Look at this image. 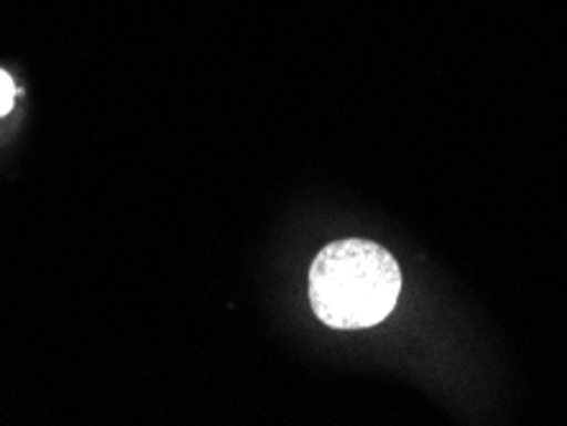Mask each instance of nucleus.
I'll list each match as a JSON object with an SVG mask.
<instances>
[{
	"instance_id": "nucleus-2",
	"label": "nucleus",
	"mask_w": 567,
	"mask_h": 426,
	"mask_svg": "<svg viewBox=\"0 0 567 426\" xmlns=\"http://www.w3.org/2000/svg\"><path fill=\"white\" fill-rule=\"evenodd\" d=\"M13 103H16V82L11 80V74L0 70V118L11 113Z\"/></svg>"
},
{
	"instance_id": "nucleus-1",
	"label": "nucleus",
	"mask_w": 567,
	"mask_h": 426,
	"mask_svg": "<svg viewBox=\"0 0 567 426\" xmlns=\"http://www.w3.org/2000/svg\"><path fill=\"white\" fill-rule=\"evenodd\" d=\"M402 271L394 256L371 240H338L310 269V302L332 330H365L394 312Z\"/></svg>"
}]
</instances>
